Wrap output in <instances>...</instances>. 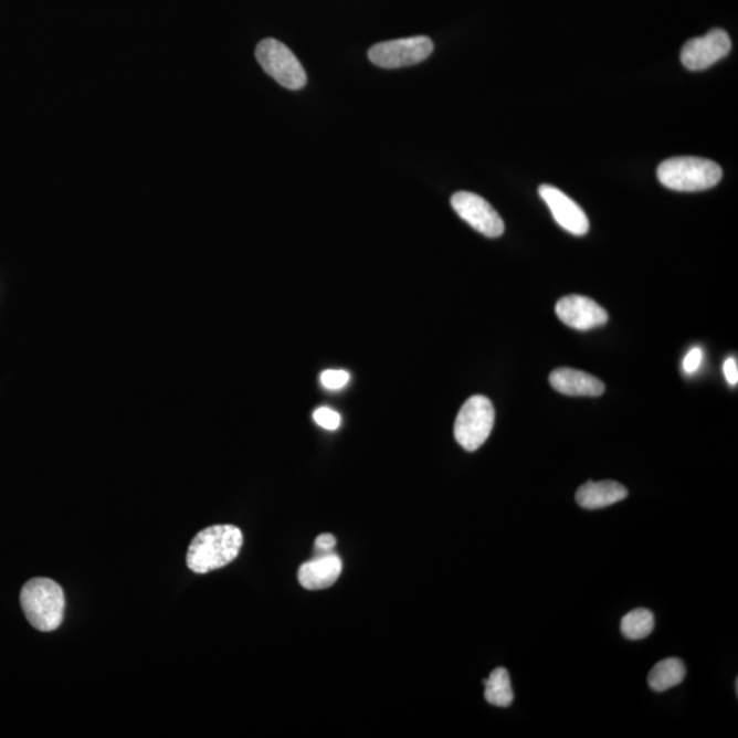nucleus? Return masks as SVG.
<instances>
[{"mask_svg":"<svg viewBox=\"0 0 738 738\" xmlns=\"http://www.w3.org/2000/svg\"><path fill=\"white\" fill-rule=\"evenodd\" d=\"M244 536L235 526H212L194 536L187 554L188 568L209 573L232 563L239 557Z\"/></svg>","mask_w":738,"mask_h":738,"instance_id":"f257e3e1","label":"nucleus"},{"mask_svg":"<svg viewBox=\"0 0 738 738\" xmlns=\"http://www.w3.org/2000/svg\"><path fill=\"white\" fill-rule=\"evenodd\" d=\"M20 602L29 624L34 630L53 632L61 626L65 614V593L54 580H29L22 587Z\"/></svg>","mask_w":738,"mask_h":738,"instance_id":"f03ea898","label":"nucleus"},{"mask_svg":"<svg viewBox=\"0 0 738 738\" xmlns=\"http://www.w3.org/2000/svg\"><path fill=\"white\" fill-rule=\"evenodd\" d=\"M656 176L663 187L668 189L678 192H700L717 187L723 180L724 171L713 160L679 157L662 161Z\"/></svg>","mask_w":738,"mask_h":738,"instance_id":"7ed1b4c3","label":"nucleus"},{"mask_svg":"<svg viewBox=\"0 0 738 738\" xmlns=\"http://www.w3.org/2000/svg\"><path fill=\"white\" fill-rule=\"evenodd\" d=\"M493 402L484 396L471 397L461 408L454 424L455 441L468 452L484 445L494 429Z\"/></svg>","mask_w":738,"mask_h":738,"instance_id":"20e7f679","label":"nucleus"},{"mask_svg":"<svg viewBox=\"0 0 738 738\" xmlns=\"http://www.w3.org/2000/svg\"><path fill=\"white\" fill-rule=\"evenodd\" d=\"M256 60L264 72L285 88L298 91L307 85V74L302 63L292 53V50L278 40L265 39L259 43Z\"/></svg>","mask_w":738,"mask_h":738,"instance_id":"39448f33","label":"nucleus"},{"mask_svg":"<svg viewBox=\"0 0 738 738\" xmlns=\"http://www.w3.org/2000/svg\"><path fill=\"white\" fill-rule=\"evenodd\" d=\"M434 51V43L426 36L391 40L375 44L369 49V61L382 68H398L418 65Z\"/></svg>","mask_w":738,"mask_h":738,"instance_id":"423d86ee","label":"nucleus"},{"mask_svg":"<svg viewBox=\"0 0 738 738\" xmlns=\"http://www.w3.org/2000/svg\"><path fill=\"white\" fill-rule=\"evenodd\" d=\"M452 207L463 221L486 238L498 239L504 234L505 223L499 213L481 196L471 192L454 193Z\"/></svg>","mask_w":738,"mask_h":738,"instance_id":"0eeeda50","label":"nucleus"},{"mask_svg":"<svg viewBox=\"0 0 738 738\" xmlns=\"http://www.w3.org/2000/svg\"><path fill=\"white\" fill-rule=\"evenodd\" d=\"M730 50L731 40L728 32L724 29H713L706 36L692 39L684 45L682 62L688 71H705L729 55Z\"/></svg>","mask_w":738,"mask_h":738,"instance_id":"6e6552de","label":"nucleus"},{"mask_svg":"<svg viewBox=\"0 0 738 738\" xmlns=\"http://www.w3.org/2000/svg\"><path fill=\"white\" fill-rule=\"evenodd\" d=\"M556 313L563 325L580 331L604 326L609 320L607 309L593 299L578 294L559 299Z\"/></svg>","mask_w":738,"mask_h":738,"instance_id":"1a4fd4ad","label":"nucleus"},{"mask_svg":"<svg viewBox=\"0 0 738 738\" xmlns=\"http://www.w3.org/2000/svg\"><path fill=\"white\" fill-rule=\"evenodd\" d=\"M540 198L549 207L554 219L562 229L573 235H584L590 230V221L578 203H574L562 190L551 187V184H541L539 188Z\"/></svg>","mask_w":738,"mask_h":738,"instance_id":"9d476101","label":"nucleus"},{"mask_svg":"<svg viewBox=\"0 0 738 738\" xmlns=\"http://www.w3.org/2000/svg\"><path fill=\"white\" fill-rule=\"evenodd\" d=\"M341 573V558L334 554H326V556L302 565L298 570V581L305 590H326L336 584Z\"/></svg>","mask_w":738,"mask_h":738,"instance_id":"9b49d317","label":"nucleus"},{"mask_svg":"<svg viewBox=\"0 0 738 738\" xmlns=\"http://www.w3.org/2000/svg\"><path fill=\"white\" fill-rule=\"evenodd\" d=\"M550 384L558 393L572 397H599L607 389L601 379L573 368H558L552 371Z\"/></svg>","mask_w":738,"mask_h":738,"instance_id":"f8f14e48","label":"nucleus"},{"mask_svg":"<svg viewBox=\"0 0 738 738\" xmlns=\"http://www.w3.org/2000/svg\"><path fill=\"white\" fill-rule=\"evenodd\" d=\"M626 497L628 489L614 481L587 482L576 493L578 504L588 510L603 509Z\"/></svg>","mask_w":738,"mask_h":738,"instance_id":"ddd939ff","label":"nucleus"},{"mask_svg":"<svg viewBox=\"0 0 738 738\" xmlns=\"http://www.w3.org/2000/svg\"><path fill=\"white\" fill-rule=\"evenodd\" d=\"M686 668L684 662L678 658L663 660L653 667L649 674L650 688L655 692L672 689L684 682Z\"/></svg>","mask_w":738,"mask_h":738,"instance_id":"4468645a","label":"nucleus"},{"mask_svg":"<svg viewBox=\"0 0 738 738\" xmlns=\"http://www.w3.org/2000/svg\"><path fill=\"white\" fill-rule=\"evenodd\" d=\"M484 685H486L484 697H486L489 705L509 707L513 700H515L509 672H507L505 667L495 668V671L489 674V677L484 679Z\"/></svg>","mask_w":738,"mask_h":738,"instance_id":"2eb2a0df","label":"nucleus"},{"mask_svg":"<svg viewBox=\"0 0 738 738\" xmlns=\"http://www.w3.org/2000/svg\"><path fill=\"white\" fill-rule=\"evenodd\" d=\"M655 628V616L649 609L630 611L621 621V632L626 639L642 640L650 636Z\"/></svg>","mask_w":738,"mask_h":738,"instance_id":"dca6fc26","label":"nucleus"},{"mask_svg":"<svg viewBox=\"0 0 738 738\" xmlns=\"http://www.w3.org/2000/svg\"><path fill=\"white\" fill-rule=\"evenodd\" d=\"M349 373L344 369H327L321 373L320 382L327 390H341L349 382Z\"/></svg>","mask_w":738,"mask_h":738,"instance_id":"f3484780","label":"nucleus"},{"mask_svg":"<svg viewBox=\"0 0 738 738\" xmlns=\"http://www.w3.org/2000/svg\"><path fill=\"white\" fill-rule=\"evenodd\" d=\"M314 420L326 430H337L341 425V417L336 411L327 407L317 408L314 412Z\"/></svg>","mask_w":738,"mask_h":738,"instance_id":"a211bd4d","label":"nucleus"},{"mask_svg":"<svg viewBox=\"0 0 738 738\" xmlns=\"http://www.w3.org/2000/svg\"><path fill=\"white\" fill-rule=\"evenodd\" d=\"M703 361V350L694 348L685 356L683 367L686 373H695L700 368Z\"/></svg>","mask_w":738,"mask_h":738,"instance_id":"6ab92c4d","label":"nucleus"},{"mask_svg":"<svg viewBox=\"0 0 738 738\" xmlns=\"http://www.w3.org/2000/svg\"><path fill=\"white\" fill-rule=\"evenodd\" d=\"M724 373H725V378H726V380H728L729 384L737 386V383H738V365H737V360L734 359V357H729V359L725 361Z\"/></svg>","mask_w":738,"mask_h":738,"instance_id":"aec40b11","label":"nucleus"},{"mask_svg":"<svg viewBox=\"0 0 738 738\" xmlns=\"http://www.w3.org/2000/svg\"><path fill=\"white\" fill-rule=\"evenodd\" d=\"M337 545L336 536L331 534H323L319 538L316 539V549L321 551L333 550L334 546Z\"/></svg>","mask_w":738,"mask_h":738,"instance_id":"412c9836","label":"nucleus"}]
</instances>
